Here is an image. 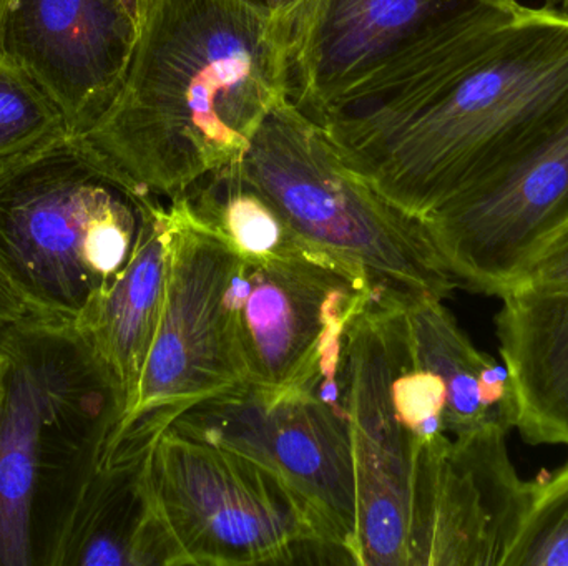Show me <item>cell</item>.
<instances>
[{
	"instance_id": "12",
	"label": "cell",
	"mask_w": 568,
	"mask_h": 566,
	"mask_svg": "<svg viewBox=\"0 0 568 566\" xmlns=\"http://www.w3.org/2000/svg\"><path fill=\"white\" fill-rule=\"evenodd\" d=\"M509 431L416 439L407 566H504L532 501Z\"/></svg>"
},
{
	"instance_id": "5",
	"label": "cell",
	"mask_w": 568,
	"mask_h": 566,
	"mask_svg": "<svg viewBox=\"0 0 568 566\" xmlns=\"http://www.w3.org/2000/svg\"><path fill=\"white\" fill-rule=\"evenodd\" d=\"M317 251L369 282L374 292L446 299L457 288L424 219L361 178L323 126L282 99L240 162Z\"/></svg>"
},
{
	"instance_id": "7",
	"label": "cell",
	"mask_w": 568,
	"mask_h": 566,
	"mask_svg": "<svg viewBox=\"0 0 568 566\" xmlns=\"http://www.w3.org/2000/svg\"><path fill=\"white\" fill-rule=\"evenodd\" d=\"M170 206L175 226L162 315L135 398L109 452L146 455L180 415L245 385L225 306L239 255L196 222L180 196Z\"/></svg>"
},
{
	"instance_id": "4",
	"label": "cell",
	"mask_w": 568,
	"mask_h": 566,
	"mask_svg": "<svg viewBox=\"0 0 568 566\" xmlns=\"http://www.w3.org/2000/svg\"><path fill=\"white\" fill-rule=\"evenodd\" d=\"M155 198L67 136L0 172V272L30 315L75 322L129 265Z\"/></svg>"
},
{
	"instance_id": "23",
	"label": "cell",
	"mask_w": 568,
	"mask_h": 566,
	"mask_svg": "<svg viewBox=\"0 0 568 566\" xmlns=\"http://www.w3.org/2000/svg\"><path fill=\"white\" fill-rule=\"evenodd\" d=\"M29 315V308L20 298L19 292L13 289L9 279L0 272V328L20 321Z\"/></svg>"
},
{
	"instance_id": "27",
	"label": "cell",
	"mask_w": 568,
	"mask_h": 566,
	"mask_svg": "<svg viewBox=\"0 0 568 566\" xmlns=\"http://www.w3.org/2000/svg\"><path fill=\"white\" fill-rule=\"evenodd\" d=\"M3 2H6V0H0V9H2Z\"/></svg>"
},
{
	"instance_id": "8",
	"label": "cell",
	"mask_w": 568,
	"mask_h": 566,
	"mask_svg": "<svg viewBox=\"0 0 568 566\" xmlns=\"http://www.w3.org/2000/svg\"><path fill=\"white\" fill-rule=\"evenodd\" d=\"M374 295L366 279L346 269L240 258L225 306L245 384L313 389L341 409L344 336Z\"/></svg>"
},
{
	"instance_id": "9",
	"label": "cell",
	"mask_w": 568,
	"mask_h": 566,
	"mask_svg": "<svg viewBox=\"0 0 568 566\" xmlns=\"http://www.w3.org/2000/svg\"><path fill=\"white\" fill-rule=\"evenodd\" d=\"M170 428L265 465L306 507L321 535L359 565L356 474L343 409L313 389L245 384L200 402Z\"/></svg>"
},
{
	"instance_id": "19",
	"label": "cell",
	"mask_w": 568,
	"mask_h": 566,
	"mask_svg": "<svg viewBox=\"0 0 568 566\" xmlns=\"http://www.w3.org/2000/svg\"><path fill=\"white\" fill-rule=\"evenodd\" d=\"M180 198L196 222L245 261H310L346 269L297 235L278 206L246 178L240 162L203 176Z\"/></svg>"
},
{
	"instance_id": "21",
	"label": "cell",
	"mask_w": 568,
	"mask_h": 566,
	"mask_svg": "<svg viewBox=\"0 0 568 566\" xmlns=\"http://www.w3.org/2000/svg\"><path fill=\"white\" fill-rule=\"evenodd\" d=\"M504 566H568V461L534 482L529 512Z\"/></svg>"
},
{
	"instance_id": "25",
	"label": "cell",
	"mask_w": 568,
	"mask_h": 566,
	"mask_svg": "<svg viewBox=\"0 0 568 566\" xmlns=\"http://www.w3.org/2000/svg\"><path fill=\"white\" fill-rule=\"evenodd\" d=\"M262 2L273 13V17H280L293 9L300 0H262Z\"/></svg>"
},
{
	"instance_id": "6",
	"label": "cell",
	"mask_w": 568,
	"mask_h": 566,
	"mask_svg": "<svg viewBox=\"0 0 568 566\" xmlns=\"http://www.w3.org/2000/svg\"><path fill=\"white\" fill-rule=\"evenodd\" d=\"M145 477L179 564H346L278 475L248 455L169 428Z\"/></svg>"
},
{
	"instance_id": "2",
	"label": "cell",
	"mask_w": 568,
	"mask_h": 566,
	"mask_svg": "<svg viewBox=\"0 0 568 566\" xmlns=\"http://www.w3.org/2000/svg\"><path fill=\"white\" fill-rule=\"evenodd\" d=\"M284 99L275 17L262 0H159L125 82L85 136L156 198L242 162Z\"/></svg>"
},
{
	"instance_id": "3",
	"label": "cell",
	"mask_w": 568,
	"mask_h": 566,
	"mask_svg": "<svg viewBox=\"0 0 568 566\" xmlns=\"http://www.w3.org/2000/svg\"><path fill=\"white\" fill-rule=\"evenodd\" d=\"M125 399L75 322L0 328V566H59Z\"/></svg>"
},
{
	"instance_id": "22",
	"label": "cell",
	"mask_w": 568,
	"mask_h": 566,
	"mask_svg": "<svg viewBox=\"0 0 568 566\" xmlns=\"http://www.w3.org/2000/svg\"><path fill=\"white\" fill-rule=\"evenodd\" d=\"M567 291L568 289V223L564 225L536 256L530 259L513 288ZM509 289V291H510Z\"/></svg>"
},
{
	"instance_id": "14",
	"label": "cell",
	"mask_w": 568,
	"mask_h": 566,
	"mask_svg": "<svg viewBox=\"0 0 568 566\" xmlns=\"http://www.w3.org/2000/svg\"><path fill=\"white\" fill-rule=\"evenodd\" d=\"M139 29L120 0H6L0 59L26 75L87 136L125 82Z\"/></svg>"
},
{
	"instance_id": "16",
	"label": "cell",
	"mask_w": 568,
	"mask_h": 566,
	"mask_svg": "<svg viewBox=\"0 0 568 566\" xmlns=\"http://www.w3.org/2000/svg\"><path fill=\"white\" fill-rule=\"evenodd\" d=\"M173 226L175 218L170 203L163 205L160 198L153 199L129 265L75 321L115 379L125 399V412L135 398L159 328L169 281Z\"/></svg>"
},
{
	"instance_id": "17",
	"label": "cell",
	"mask_w": 568,
	"mask_h": 566,
	"mask_svg": "<svg viewBox=\"0 0 568 566\" xmlns=\"http://www.w3.org/2000/svg\"><path fill=\"white\" fill-rule=\"evenodd\" d=\"M146 455H103L70 525L59 566L180 565L146 485Z\"/></svg>"
},
{
	"instance_id": "26",
	"label": "cell",
	"mask_w": 568,
	"mask_h": 566,
	"mask_svg": "<svg viewBox=\"0 0 568 566\" xmlns=\"http://www.w3.org/2000/svg\"><path fill=\"white\" fill-rule=\"evenodd\" d=\"M547 7H554V9L566 10L568 12V0H546Z\"/></svg>"
},
{
	"instance_id": "18",
	"label": "cell",
	"mask_w": 568,
	"mask_h": 566,
	"mask_svg": "<svg viewBox=\"0 0 568 566\" xmlns=\"http://www.w3.org/2000/svg\"><path fill=\"white\" fill-rule=\"evenodd\" d=\"M400 308L409 361L446 384L447 434L516 429L509 371L473 344L443 299L400 296Z\"/></svg>"
},
{
	"instance_id": "11",
	"label": "cell",
	"mask_w": 568,
	"mask_h": 566,
	"mask_svg": "<svg viewBox=\"0 0 568 566\" xmlns=\"http://www.w3.org/2000/svg\"><path fill=\"white\" fill-rule=\"evenodd\" d=\"M423 219L457 286L506 295L568 223V115L532 148Z\"/></svg>"
},
{
	"instance_id": "24",
	"label": "cell",
	"mask_w": 568,
	"mask_h": 566,
	"mask_svg": "<svg viewBox=\"0 0 568 566\" xmlns=\"http://www.w3.org/2000/svg\"><path fill=\"white\" fill-rule=\"evenodd\" d=\"M120 3H122L123 9L129 13L130 19L133 20L140 32L146 17L152 12L153 7L159 3V0H120Z\"/></svg>"
},
{
	"instance_id": "15",
	"label": "cell",
	"mask_w": 568,
	"mask_h": 566,
	"mask_svg": "<svg viewBox=\"0 0 568 566\" xmlns=\"http://www.w3.org/2000/svg\"><path fill=\"white\" fill-rule=\"evenodd\" d=\"M496 316L516 398V429L529 444L568 447V289L516 288Z\"/></svg>"
},
{
	"instance_id": "10",
	"label": "cell",
	"mask_w": 568,
	"mask_h": 566,
	"mask_svg": "<svg viewBox=\"0 0 568 566\" xmlns=\"http://www.w3.org/2000/svg\"><path fill=\"white\" fill-rule=\"evenodd\" d=\"M519 0H300L275 17L283 95L321 125L394 60Z\"/></svg>"
},
{
	"instance_id": "13",
	"label": "cell",
	"mask_w": 568,
	"mask_h": 566,
	"mask_svg": "<svg viewBox=\"0 0 568 566\" xmlns=\"http://www.w3.org/2000/svg\"><path fill=\"white\" fill-rule=\"evenodd\" d=\"M389 316L374 295L344 336L339 402L353 447L361 566H407L416 439L394 411Z\"/></svg>"
},
{
	"instance_id": "20",
	"label": "cell",
	"mask_w": 568,
	"mask_h": 566,
	"mask_svg": "<svg viewBox=\"0 0 568 566\" xmlns=\"http://www.w3.org/2000/svg\"><path fill=\"white\" fill-rule=\"evenodd\" d=\"M72 136L57 106L0 59V172Z\"/></svg>"
},
{
	"instance_id": "1",
	"label": "cell",
	"mask_w": 568,
	"mask_h": 566,
	"mask_svg": "<svg viewBox=\"0 0 568 566\" xmlns=\"http://www.w3.org/2000/svg\"><path fill=\"white\" fill-rule=\"evenodd\" d=\"M567 115L568 12L524 6L394 60L321 126L356 175L424 218Z\"/></svg>"
}]
</instances>
